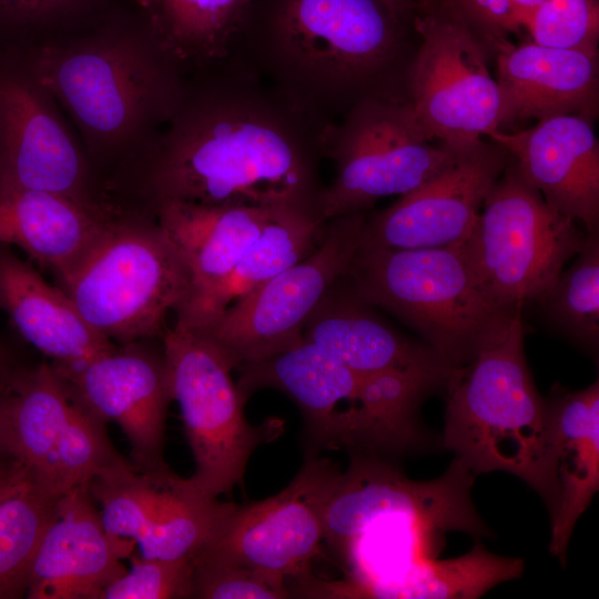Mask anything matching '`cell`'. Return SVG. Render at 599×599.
<instances>
[{
    "mask_svg": "<svg viewBox=\"0 0 599 599\" xmlns=\"http://www.w3.org/2000/svg\"><path fill=\"white\" fill-rule=\"evenodd\" d=\"M155 203L316 210V169L291 124L263 102L220 97L179 112L153 154ZM317 212V211H316Z\"/></svg>",
    "mask_w": 599,
    "mask_h": 599,
    "instance_id": "1",
    "label": "cell"
},
{
    "mask_svg": "<svg viewBox=\"0 0 599 599\" xmlns=\"http://www.w3.org/2000/svg\"><path fill=\"white\" fill-rule=\"evenodd\" d=\"M519 311L501 337L448 384L441 444L475 475L506 471L526 481L550 516L558 498L546 398L525 356Z\"/></svg>",
    "mask_w": 599,
    "mask_h": 599,
    "instance_id": "2",
    "label": "cell"
},
{
    "mask_svg": "<svg viewBox=\"0 0 599 599\" xmlns=\"http://www.w3.org/2000/svg\"><path fill=\"white\" fill-rule=\"evenodd\" d=\"M241 398L273 388L300 408L313 450L345 448L352 456L388 457L425 443L420 403L436 389L402 376H368L345 366L316 345H300L270 358L242 364Z\"/></svg>",
    "mask_w": 599,
    "mask_h": 599,
    "instance_id": "3",
    "label": "cell"
},
{
    "mask_svg": "<svg viewBox=\"0 0 599 599\" xmlns=\"http://www.w3.org/2000/svg\"><path fill=\"white\" fill-rule=\"evenodd\" d=\"M345 276L358 296L406 324L456 369L501 337L522 311L505 309L487 296L461 244L358 246Z\"/></svg>",
    "mask_w": 599,
    "mask_h": 599,
    "instance_id": "4",
    "label": "cell"
},
{
    "mask_svg": "<svg viewBox=\"0 0 599 599\" xmlns=\"http://www.w3.org/2000/svg\"><path fill=\"white\" fill-rule=\"evenodd\" d=\"M163 59L150 40L112 34L48 43L26 63L68 110L90 148L113 151L174 113L176 87Z\"/></svg>",
    "mask_w": 599,
    "mask_h": 599,
    "instance_id": "5",
    "label": "cell"
},
{
    "mask_svg": "<svg viewBox=\"0 0 599 599\" xmlns=\"http://www.w3.org/2000/svg\"><path fill=\"white\" fill-rule=\"evenodd\" d=\"M60 283L91 327L123 344L162 333L189 293L186 270L158 223L112 221Z\"/></svg>",
    "mask_w": 599,
    "mask_h": 599,
    "instance_id": "6",
    "label": "cell"
},
{
    "mask_svg": "<svg viewBox=\"0 0 599 599\" xmlns=\"http://www.w3.org/2000/svg\"><path fill=\"white\" fill-rule=\"evenodd\" d=\"M407 22L382 0H253L242 29L262 31L305 80L346 91L388 71Z\"/></svg>",
    "mask_w": 599,
    "mask_h": 599,
    "instance_id": "7",
    "label": "cell"
},
{
    "mask_svg": "<svg viewBox=\"0 0 599 599\" xmlns=\"http://www.w3.org/2000/svg\"><path fill=\"white\" fill-rule=\"evenodd\" d=\"M586 236L545 201L510 156L461 247L487 296L505 309L524 311L554 285Z\"/></svg>",
    "mask_w": 599,
    "mask_h": 599,
    "instance_id": "8",
    "label": "cell"
},
{
    "mask_svg": "<svg viewBox=\"0 0 599 599\" xmlns=\"http://www.w3.org/2000/svg\"><path fill=\"white\" fill-rule=\"evenodd\" d=\"M329 146L336 175L315 204L324 221L366 212L382 197L414 190L468 148L435 143L407 99L380 93L355 104Z\"/></svg>",
    "mask_w": 599,
    "mask_h": 599,
    "instance_id": "9",
    "label": "cell"
},
{
    "mask_svg": "<svg viewBox=\"0 0 599 599\" xmlns=\"http://www.w3.org/2000/svg\"><path fill=\"white\" fill-rule=\"evenodd\" d=\"M162 339L172 397L195 461L187 480L201 494L217 498L242 483L253 451L278 437L283 422L271 418L252 425L245 419L233 368L196 331L174 323Z\"/></svg>",
    "mask_w": 599,
    "mask_h": 599,
    "instance_id": "10",
    "label": "cell"
},
{
    "mask_svg": "<svg viewBox=\"0 0 599 599\" xmlns=\"http://www.w3.org/2000/svg\"><path fill=\"white\" fill-rule=\"evenodd\" d=\"M410 23L419 45L407 71L406 99L426 134L460 150L498 131L500 92L484 39L434 0H423Z\"/></svg>",
    "mask_w": 599,
    "mask_h": 599,
    "instance_id": "11",
    "label": "cell"
},
{
    "mask_svg": "<svg viewBox=\"0 0 599 599\" xmlns=\"http://www.w3.org/2000/svg\"><path fill=\"white\" fill-rule=\"evenodd\" d=\"M366 213L328 220L323 241L312 254L233 302L212 322L192 329L233 369L300 345L309 316L347 272Z\"/></svg>",
    "mask_w": 599,
    "mask_h": 599,
    "instance_id": "12",
    "label": "cell"
},
{
    "mask_svg": "<svg viewBox=\"0 0 599 599\" xmlns=\"http://www.w3.org/2000/svg\"><path fill=\"white\" fill-rule=\"evenodd\" d=\"M341 470L311 457L278 494L236 506L191 557L247 567L287 583L308 575L324 539V517Z\"/></svg>",
    "mask_w": 599,
    "mask_h": 599,
    "instance_id": "13",
    "label": "cell"
},
{
    "mask_svg": "<svg viewBox=\"0 0 599 599\" xmlns=\"http://www.w3.org/2000/svg\"><path fill=\"white\" fill-rule=\"evenodd\" d=\"M475 476L455 458L438 478L416 481L385 457L352 456L329 496L324 539L338 551L364 529L399 518L424 522L443 534L491 536L471 500Z\"/></svg>",
    "mask_w": 599,
    "mask_h": 599,
    "instance_id": "14",
    "label": "cell"
},
{
    "mask_svg": "<svg viewBox=\"0 0 599 599\" xmlns=\"http://www.w3.org/2000/svg\"><path fill=\"white\" fill-rule=\"evenodd\" d=\"M87 486L105 529L133 540L144 558L191 557L235 507L201 494L167 466L140 470L121 456Z\"/></svg>",
    "mask_w": 599,
    "mask_h": 599,
    "instance_id": "15",
    "label": "cell"
},
{
    "mask_svg": "<svg viewBox=\"0 0 599 599\" xmlns=\"http://www.w3.org/2000/svg\"><path fill=\"white\" fill-rule=\"evenodd\" d=\"M509 153L484 139L384 210L366 213L359 246L437 248L463 244Z\"/></svg>",
    "mask_w": 599,
    "mask_h": 599,
    "instance_id": "16",
    "label": "cell"
},
{
    "mask_svg": "<svg viewBox=\"0 0 599 599\" xmlns=\"http://www.w3.org/2000/svg\"><path fill=\"white\" fill-rule=\"evenodd\" d=\"M53 102L27 63L0 64V181L104 211L85 158Z\"/></svg>",
    "mask_w": 599,
    "mask_h": 599,
    "instance_id": "17",
    "label": "cell"
},
{
    "mask_svg": "<svg viewBox=\"0 0 599 599\" xmlns=\"http://www.w3.org/2000/svg\"><path fill=\"white\" fill-rule=\"evenodd\" d=\"M125 343L77 366L53 368L71 398L125 434L132 464L140 470L166 466L163 459L165 418L173 399L167 365L161 352Z\"/></svg>",
    "mask_w": 599,
    "mask_h": 599,
    "instance_id": "18",
    "label": "cell"
},
{
    "mask_svg": "<svg viewBox=\"0 0 599 599\" xmlns=\"http://www.w3.org/2000/svg\"><path fill=\"white\" fill-rule=\"evenodd\" d=\"M345 274L328 288L309 316L303 341L359 374L402 376L436 390L446 389L459 369L424 342L388 324L358 296Z\"/></svg>",
    "mask_w": 599,
    "mask_h": 599,
    "instance_id": "19",
    "label": "cell"
},
{
    "mask_svg": "<svg viewBox=\"0 0 599 599\" xmlns=\"http://www.w3.org/2000/svg\"><path fill=\"white\" fill-rule=\"evenodd\" d=\"M136 544L110 534L88 486L62 495L34 557L26 598L99 599Z\"/></svg>",
    "mask_w": 599,
    "mask_h": 599,
    "instance_id": "20",
    "label": "cell"
},
{
    "mask_svg": "<svg viewBox=\"0 0 599 599\" xmlns=\"http://www.w3.org/2000/svg\"><path fill=\"white\" fill-rule=\"evenodd\" d=\"M500 92L499 130L517 122L599 111L598 45L557 48L502 41L493 50Z\"/></svg>",
    "mask_w": 599,
    "mask_h": 599,
    "instance_id": "21",
    "label": "cell"
},
{
    "mask_svg": "<svg viewBox=\"0 0 599 599\" xmlns=\"http://www.w3.org/2000/svg\"><path fill=\"white\" fill-rule=\"evenodd\" d=\"M501 145L520 173L561 215L599 233V141L593 123L578 115L539 120L532 128L498 130Z\"/></svg>",
    "mask_w": 599,
    "mask_h": 599,
    "instance_id": "22",
    "label": "cell"
},
{
    "mask_svg": "<svg viewBox=\"0 0 599 599\" xmlns=\"http://www.w3.org/2000/svg\"><path fill=\"white\" fill-rule=\"evenodd\" d=\"M155 206L156 223L177 252L189 277L187 297L175 319L191 314L230 275L282 210L183 201H162Z\"/></svg>",
    "mask_w": 599,
    "mask_h": 599,
    "instance_id": "23",
    "label": "cell"
},
{
    "mask_svg": "<svg viewBox=\"0 0 599 599\" xmlns=\"http://www.w3.org/2000/svg\"><path fill=\"white\" fill-rule=\"evenodd\" d=\"M112 221L105 211L0 181V243L19 246L63 281Z\"/></svg>",
    "mask_w": 599,
    "mask_h": 599,
    "instance_id": "24",
    "label": "cell"
},
{
    "mask_svg": "<svg viewBox=\"0 0 599 599\" xmlns=\"http://www.w3.org/2000/svg\"><path fill=\"white\" fill-rule=\"evenodd\" d=\"M546 403L558 486L549 550L565 562L573 527L599 490V382L578 390L556 384Z\"/></svg>",
    "mask_w": 599,
    "mask_h": 599,
    "instance_id": "25",
    "label": "cell"
},
{
    "mask_svg": "<svg viewBox=\"0 0 599 599\" xmlns=\"http://www.w3.org/2000/svg\"><path fill=\"white\" fill-rule=\"evenodd\" d=\"M0 306L53 365L77 366L114 347L85 322L63 290L8 252H0Z\"/></svg>",
    "mask_w": 599,
    "mask_h": 599,
    "instance_id": "26",
    "label": "cell"
},
{
    "mask_svg": "<svg viewBox=\"0 0 599 599\" xmlns=\"http://www.w3.org/2000/svg\"><path fill=\"white\" fill-rule=\"evenodd\" d=\"M434 1L465 20L490 51L511 34L557 48L598 45L599 42L598 0Z\"/></svg>",
    "mask_w": 599,
    "mask_h": 599,
    "instance_id": "27",
    "label": "cell"
},
{
    "mask_svg": "<svg viewBox=\"0 0 599 599\" xmlns=\"http://www.w3.org/2000/svg\"><path fill=\"white\" fill-rule=\"evenodd\" d=\"M326 222L316 210H280L244 253L230 275L186 317L185 327H201L233 302L312 254L323 241Z\"/></svg>",
    "mask_w": 599,
    "mask_h": 599,
    "instance_id": "28",
    "label": "cell"
},
{
    "mask_svg": "<svg viewBox=\"0 0 599 599\" xmlns=\"http://www.w3.org/2000/svg\"><path fill=\"white\" fill-rule=\"evenodd\" d=\"M72 398L52 365L20 369L8 402V430L13 455L32 480L53 489L54 450L69 418ZM61 497V496H59Z\"/></svg>",
    "mask_w": 599,
    "mask_h": 599,
    "instance_id": "29",
    "label": "cell"
},
{
    "mask_svg": "<svg viewBox=\"0 0 599 599\" xmlns=\"http://www.w3.org/2000/svg\"><path fill=\"white\" fill-rule=\"evenodd\" d=\"M151 42L164 57L207 61L237 37L253 0H138Z\"/></svg>",
    "mask_w": 599,
    "mask_h": 599,
    "instance_id": "30",
    "label": "cell"
},
{
    "mask_svg": "<svg viewBox=\"0 0 599 599\" xmlns=\"http://www.w3.org/2000/svg\"><path fill=\"white\" fill-rule=\"evenodd\" d=\"M538 305L556 334L597 357L599 348V233L587 234L577 260L561 271Z\"/></svg>",
    "mask_w": 599,
    "mask_h": 599,
    "instance_id": "31",
    "label": "cell"
},
{
    "mask_svg": "<svg viewBox=\"0 0 599 599\" xmlns=\"http://www.w3.org/2000/svg\"><path fill=\"white\" fill-rule=\"evenodd\" d=\"M59 498L31 478L0 501V599L26 597L34 557Z\"/></svg>",
    "mask_w": 599,
    "mask_h": 599,
    "instance_id": "32",
    "label": "cell"
},
{
    "mask_svg": "<svg viewBox=\"0 0 599 599\" xmlns=\"http://www.w3.org/2000/svg\"><path fill=\"white\" fill-rule=\"evenodd\" d=\"M72 402L53 458V489L59 496L87 485L103 467L120 457L106 436L105 423Z\"/></svg>",
    "mask_w": 599,
    "mask_h": 599,
    "instance_id": "33",
    "label": "cell"
},
{
    "mask_svg": "<svg viewBox=\"0 0 599 599\" xmlns=\"http://www.w3.org/2000/svg\"><path fill=\"white\" fill-rule=\"evenodd\" d=\"M130 559L131 569L110 583L99 599L193 598L191 557L159 559L131 555Z\"/></svg>",
    "mask_w": 599,
    "mask_h": 599,
    "instance_id": "34",
    "label": "cell"
},
{
    "mask_svg": "<svg viewBox=\"0 0 599 599\" xmlns=\"http://www.w3.org/2000/svg\"><path fill=\"white\" fill-rule=\"evenodd\" d=\"M194 568L193 598L285 599L287 583L267 573L225 562L191 557Z\"/></svg>",
    "mask_w": 599,
    "mask_h": 599,
    "instance_id": "35",
    "label": "cell"
},
{
    "mask_svg": "<svg viewBox=\"0 0 599 599\" xmlns=\"http://www.w3.org/2000/svg\"><path fill=\"white\" fill-rule=\"evenodd\" d=\"M52 17L47 0H0V24L21 26Z\"/></svg>",
    "mask_w": 599,
    "mask_h": 599,
    "instance_id": "36",
    "label": "cell"
},
{
    "mask_svg": "<svg viewBox=\"0 0 599 599\" xmlns=\"http://www.w3.org/2000/svg\"><path fill=\"white\" fill-rule=\"evenodd\" d=\"M12 385L0 388V471L19 460L11 450L8 430V402Z\"/></svg>",
    "mask_w": 599,
    "mask_h": 599,
    "instance_id": "37",
    "label": "cell"
},
{
    "mask_svg": "<svg viewBox=\"0 0 599 599\" xmlns=\"http://www.w3.org/2000/svg\"><path fill=\"white\" fill-rule=\"evenodd\" d=\"M32 478L21 461H16L0 471V501Z\"/></svg>",
    "mask_w": 599,
    "mask_h": 599,
    "instance_id": "38",
    "label": "cell"
},
{
    "mask_svg": "<svg viewBox=\"0 0 599 599\" xmlns=\"http://www.w3.org/2000/svg\"><path fill=\"white\" fill-rule=\"evenodd\" d=\"M20 368L16 367L11 354L0 343V388H9Z\"/></svg>",
    "mask_w": 599,
    "mask_h": 599,
    "instance_id": "39",
    "label": "cell"
},
{
    "mask_svg": "<svg viewBox=\"0 0 599 599\" xmlns=\"http://www.w3.org/2000/svg\"><path fill=\"white\" fill-rule=\"evenodd\" d=\"M382 1H384L387 6H389L394 11H396L400 16L410 20L414 9L423 0H382Z\"/></svg>",
    "mask_w": 599,
    "mask_h": 599,
    "instance_id": "40",
    "label": "cell"
},
{
    "mask_svg": "<svg viewBox=\"0 0 599 599\" xmlns=\"http://www.w3.org/2000/svg\"><path fill=\"white\" fill-rule=\"evenodd\" d=\"M52 16L67 11L72 8L79 0H47Z\"/></svg>",
    "mask_w": 599,
    "mask_h": 599,
    "instance_id": "41",
    "label": "cell"
}]
</instances>
